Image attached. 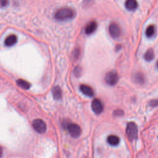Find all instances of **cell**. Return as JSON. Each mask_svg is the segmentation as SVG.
Wrapping results in <instances>:
<instances>
[{"instance_id": "6da1fadb", "label": "cell", "mask_w": 158, "mask_h": 158, "mask_svg": "<svg viewBox=\"0 0 158 158\" xmlns=\"http://www.w3.org/2000/svg\"><path fill=\"white\" fill-rule=\"evenodd\" d=\"M75 16V10L69 7L60 8L59 10H57L54 14L55 19L60 21L70 20L73 19Z\"/></svg>"}, {"instance_id": "7a4b0ae2", "label": "cell", "mask_w": 158, "mask_h": 158, "mask_svg": "<svg viewBox=\"0 0 158 158\" xmlns=\"http://www.w3.org/2000/svg\"><path fill=\"white\" fill-rule=\"evenodd\" d=\"M126 134L131 141L135 139L138 136V127L134 122H129L127 125Z\"/></svg>"}, {"instance_id": "3957f363", "label": "cell", "mask_w": 158, "mask_h": 158, "mask_svg": "<svg viewBox=\"0 0 158 158\" xmlns=\"http://www.w3.org/2000/svg\"><path fill=\"white\" fill-rule=\"evenodd\" d=\"M32 125L35 130L39 133H44L46 130V125L41 119H35L33 120Z\"/></svg>"}, {"instance_id": "277c9868", "label": "cell", "mask_w": 158, "mask_h": 158, "mask_svg": "<svg viewBox=\"0 0 158 158\" xmlns=\"http://www.w3.org/2000/svg\"><path fill=\"white\" fill-rule=\"evenodd\" d=\"M104 79L108 85L114 86L117 83L118 80V76L117 72L114 71H110L106 73V75H105Z\"/></svg>"}, {"instance_id": "5b68a950", "label": "cell", "mask_w": 158, "mask_h": 158, "mask_svg": "<svg viewBox=\"0 0 158 158\" xmlns=\"http://www.w3.org/2000/svg\"><path fill=\"white\" fill-rule=\"evenodd\" d=\"M67 130L70 135L74 138L78 137L81 134V128L76 123H71L67 125Z\"/></svg>"}, {"instance_id": "8992f818", "label": "cell", "mask_w": 158, "mask_h": 158, "mask_svg": "<svg viewBox=\"0 0 158 158\" xmlns=\"http://www.w3.org/2000/svg\"><path fill=\"white\" fill-rule=\"evenodd\" d=\"M109 31L113 38L118 37L121 33V30L119 25L115 22H112L110 24L109 27Z\"/></svg>"}, {"instance_id": "52a82bcc", "label": "cell", "mask_w": 158, "mask_h": 158, "mask_svg": "<svg viewBox=\"0 0 158 158\" xmlns=\"http://www.w3.org/2000/svg\"><path fill=\"white\" fill-rule=\"evenodd\" d=\"M91 107L93 112L96 114H99L103 111L104 106L99 99H94L91 104Z\"/></svg>"}, {"instance_id": "ba28073f", "label": "cell", "mask_w": 158, "mask_h": 158, "mask_svg": "<svg viewBox=\"0 0 158 158\" xmlns=\"http://www.w3.org/2000/svg\"><path fill=\"white\" fill-rule=\"evenodd\" d=\"M80 89L81 90V91L85 95L88 96H89V97H91L94 95V91L93 90V89L88 86V85H80Z\"/></svg>"}, {"instance_id": "9c48e42d", "label": "cell", "mask_w": 158, "mask_h": 158, "mask_svg": "<svg viewBox=\"0 0 158 158\" xmlns=\"http://www.w3.org/2000/svg\"><path fill=\"white\" fill-rule=\"evenodd\" d=\"M138 2L136 0H126L125 6L129 10H134L138 7Z\"/></svg>"}, {"instance_id": "30bf717a", "label": "cell", "mask_w": 158, "mask_h": 158, "mask_svg": "<svg viewBox=\"0 0 158 158\" xmlns=\"http://www.w3.org/2000/svg\"><path fill=\"white\" fill-rule=\"evenodd\" d=\"M97 28V23L94 21L90 22L85 28V33L87 35H90L93 33Z\"/></svg>"}, {"instance_id": "8fae6325", "label": "cell", "mask_w": 158, "mask_h": 158, "mask_svg": "<svg viewBox=\"0 0 158 158\" xmlns=\"http://www.w3.org/2000/svg\"><path fill=\"white\" fill-rule=\"evenodd\" d=\"M17 41V38L15 35H9L6 38L4 41V44L6 46H12L14 45Z\"/></svg>"}, {"instance_id": "7c38bea8", "label": "cell", "mask_w": 158, "mask_h": 158, "mask_svg": "<svg viewBox=\"0 0 158 158\" xmlns=\"http://www.w3.org/2000/svg\"><path fill=\"white\" fill-rule=\"evenodd\" d=\"M107 142L112 146H117L120 143V138L115 135H110L107 137Z\"/></svg>"}, {"instance_id": "4fadbf2b", "label": "cell", "mask_w": 158, "mask_h": 158, "mask_svg": "<svg viewBox=\"0 0 158 158\" xmlns=\"http://www.w3.org/2000/svg\"><path fill=\"white\" fill-rule=\"evenodd\" d=\"M52 93L55 99H57V100L60 99L62 97V91L59 88V86H56L52 88Z\"/></svg>"}, {"instance_id": "5bb4252c", "label": "cell", "mask_w": 158, "mask_h": 158, "mask_svg": "<svg viewBox=\"0 0 158 158\" xmlns=\"http://www.w3.org/2000/svg\"><path fill=\"white\" fill-rule=\"evenodd\" d=\"M17 84L18 86H19L20 87L23 88V89H27L28 88H30V84L27 82V81L25 80H23L22 79H19L17 80Z\"/></svg>"}, {"instance_id": "9a60e30c", "label": "cell", "mask_w": 158, "mask_h": 158, "mask_svg": "<svg viewBox=\"0 0 158 158\" xmlns=\"http://www.w3.org/2000/svg\"><path fill=\"white\" fill-rule=\"evenodd\" d=\"M154 57V52L152 49H148L144 54V56L145 60L147 61L152 60L153 59Z\"/></svg>"}, {"instance_id": "2e32d148", "label": "cell", "mask_w": 158, "mask_h": 158, "mask_svg": "<svg viewBox=\"0 0 158 158\" xmlns=\"http://www.w3.org/2000/svg\"><path fill=\"white\" fill-rule=\"evenodd\" d=\"M154 31H155V28H154V25H149L146 30V35L148 37H151L152 36L154 33Z\"/></svg>"}, {"instance_id": "e0dca14e", "label": "cell", "mask_w": 158, "mask_h": 158, "mask_svg": "<svg viewBox=\"0 0 158 158\" xmlns=\"http://www.w3.org/2000/svg\"><path fill=\"white\" fill-rule=\"evenodd\" d=\"M138 76H139V77H138V75H136L135 76V79H136V80L138 81V82L141 83L142 81H143V78L141 77V75H140L139 73Z\"/></svg>"}, {"instance_id": "ac0fdd59", "label": "cell", "mask_w": 158, "mask_h": 158, "mask_svg": "<svg viewBox=\"0 0 158 158\" xmlns=\"http://www.w3.org/2000/svg\"><path fill=\"white\" fill-rule=\"evenodd\" d=\"M123 113V111L121 110H117L114 112V115H117V116H118V115H122Z\"/></svg>"}, {"instance_id": "d6986e66", "label": "cell", "mask_w": 158, "mask_h": 158, "mask_svg": "<svg viewBox=\"0 0 158 158\" xmlns=\"http://www.w3.org/2000/svg\"><path fill=\"white\" fill-rule=\"evenodd\" d=\"M8 3V0H0V4L2 6H6Z\"/></svg>"}, {"instance_id": "ffe728a7", "label": "cell", "mask_w": 158, "mask_h": 158, "mask_svg": "<svg viewBox=\"0 0 158 158\" xmlns=\"http://www.w3.org/2000/svg\"><path fill=\"white\" fill-rule=\"evenodd\" d=\"M150 104L152 106H158V99H156V100H153L151 102Z\"/></svg>"}, {"instance_id": "44dd1931", "label": "cell", "mask_w": 158, "mask_h": 158, "mask_svg": "<svg viewBox=\"0 0 158 158\" xmlns=\"http://www.w3.org/2000/svg\"><path fill=\"white\" fill-rule=\"evenodd\" d=\"M2 154V148L0 147V157H1Z\"/></svg>"}, {"instance_id": "7402d4cb", "label": "cell", "mask_w": 158, "mask_h": 158, "mask_svg": "<svg viewBox=\"0 0 158 158\" xmlns=\"http://www.w3.org/2000/svg\"><path fill=\"white\" fill-rule=\"evenodd\" d=\"M157 67H158V62H157Z\"/></svg>"}]
</instances>
